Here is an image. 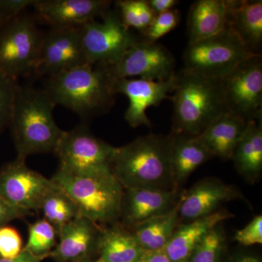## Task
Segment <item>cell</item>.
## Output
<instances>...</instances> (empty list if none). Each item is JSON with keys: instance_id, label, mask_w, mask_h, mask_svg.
Instances as JSON below:
<instances>
[{"instance_id": "cell-4", "label": "cell", "mask_w": 262, "mask_h": 262, "mask_svg": "<svg viewBox=\"0 0 262 262\" xmlns=\"http://www.w3.org/2000/svg\"><path fill=\"white\" fill-rule=\"evenodd\" d=\"M173 103L174 134L198 136L225 113L222 79L205 77L183 69L176 75Z\"/></svg>"}, {"instance_id": "cell-13", "label": "cell", "mask_w": 262, "mask_h": 262, "mask_svg": "<svg viewBox=\"0 0 262 262\" xmlns=\"http://www.w3.org/2000/svg\"><path fill=\"white\" fill-rule=\"evenodd\" d=\"M85 64L89 63L82 47L80 27H51L43 34L34 75L48 78Z\"/></svg>"}, {"instance_id": "cell-18", "label": "cell", "mask_w": 262, "mask_h": 262, "mask_svg": "<svg viewBox=\"0 0 262 262\" xmlns=\"http://www.w3.org/2000/svg\"><path fill=\"white\" fill-rule=\"evenodd\" d=\"M101 229L84 217H76L58 232L59 242L51 257L61 262H78L98 249Z\"/></svg>"}, {"instance_id": "cell-27", "label": "cell", "mask_w": 262, "mask_h": 262, "mask_svg": "<svg viewBox=\"0 0 262 262\" xmlns=\"http://www.w3.org/2000/svg\"><path fill=\"white\" fill-rule=\"evenodd\" d=\"M40 210L44 215L43 219L55 227L58 234L66 225L79 215L73 202L57 186L46 196Z\"/></svg>"}, {"instance_id": "cell-7", "label": "cell", "mask_w": 262, "mask_h": 262, "mask_svg": "<svg viewBox=\"0 0 262 262\" xmlns=\"http://www.w3.org/2000/svg\"><path fill=\"white\" fill-rule=\"evenodd\" d=\"M43 34L37 19L22 13L0 28V72L12 78L34 75Z\"/></svg>"}, {"instance_id": "cell-6", "label": "cell", "mask_w": 262, "mask_h": 262, "mask_svg": "<svg viewBox=\"0 0 262 262\" xmlns=\"http://www.w3.org/2000/svg\"><path fill=\"white\" fill-rule=\"evenodd\" d=\"M115 148L96 137L83 124L64 130L54 151L59 160L58 170L80 177L113 173Z\"/></svg>"}, {"instance_id": "cell-21", "label": "cell", "mask_w": 262, "mask_h": 262, "mask_svg": "<svg viewBox=\"0 0 262 262\" xmlns=\"http://www.w3.org/2000/svg\"><path fill=\"white\" fill-rule=\"evenodd\" d=\"M248 124L239 117L225 112L198 136L212 156L232 159Z\"/></svg>"}, {"instance_id": "cell-11", "label": "cell", "mask_w": 262, "mask_h": 262, "mask_svg": "<svg viewBox=\"0 0 262 262\" xmlns=\"http://www.w3.org/2000/svg\"><path fill=\"white\" fill-rule=\"evenodd\" d=\"M101 67L113 82L125 78L166 81L177 74L175 58L168 48L143 39H138L113 64Z\"/></svg>"}, {"instance_id": "cell-36", "label": "cell", "mask_w": 262, "mask_h": 262, "mask_svg": "<svg viewBox=\"0 0 262 262\" xmlns=\"http://www.w3.org/2000/svg\"><path fill=\"white\" fill-rule=\"evenodd\" d=\"M30 213L12 206L0 196V227L8 225L12 221L24 218Z\"/></svg>"}, {"instance_id": "cell-35", "label": "cell", "mask_w": 262, "mask_h": 262, "mask_svg": "<svg viewBox=\"0 0 262 262\" xmlns=\"http://www.w3.org/2000/svg\"><path fill=\"white\" fill-rule=\"evenodd\" d=\"M35 0H0V28L33 6Z\"/></svg>"}, {"instance_id": "cell-14", "label": "cell", "mask_w": 262, "mask_h": 262, "mask_svg": "<svg viewBox=\"0 0 262 262\" xmlns=\"http://www.w3.org/2000/svg\"><path fill=\"white\" fill-rule=\"evenodd\" d=\"M177 75V74H176ZM176 75L166 81H152L139 78H125L113 82L115 95L121 94L128 98L125 119L130 126L151 127L146 111L150 106H158L163 100L170 98L176 88Z\"/></svg>"}, {"instance_id": "cell-12", "label": "cell", "mask_w": 262, "mask_h": 262, "mask_svg": "<svg viewBox=\"0 0 262 262\" xmlns=\"http://www.w3.org/2000/svg\"><path fill=\"white\" fill-rule=\"evenodd\" d=\"M17 158L0 171V196L12 206L29 212L40 210L43 201L56 187L52 179L29 168Z\"/></svg>"}, {"instance_id": "cell-24", "label": "cell", "mask_w": 262, "mask_h": 262, "mask_svg": "<svg viewBox=\"0 0 262 262\" xmlns=\"http://www.w3.org/2000/svg\"><path fill=\"white\" fill-rule=\"evenodd\" d=\"M97 250L102 262H139L146 253L132 232L118 226L101 229Z\"/></svg>"}, {"instance_id": "cell-2", "label": "cell", "mask_w": 262, "mask_h": 262, "mask_svg": "<svg viewBox=\"0 0 262 262\" xmlns=\"http://www.w3.org/2000/svg\"><path fill=\"white\" fill-rule=\"evenodd\" d=\"M56 106L44 89L20 86L9 125L17 158L54 152L64 132L53 117Z\"/></svg>"}, {"instance_id": "cell-29", "label": "cell", "mask_w": 262, "mask_h": 262, "mask_svg": "<svg viewBox=\"0 0 262 262\" xmlns=\"http://www.w3.org/2000/svg\"><path fill=\"white\" fill-rule=\"evenodd\" d=\"M57 237L55 227L42 219L29 225L28 239L23 248L34 254H50L56 246Z\"/></svg>"}, {"instance_id": "cell-33", "label": "cell", "mask_w": 262, "mask_h": 262, "mask_svg": "<svg viewBox=\"0 0 262 262\" xmlns=\"http://www.w3.org/2000/svg\"><path fill=\"white\" fill-rule=\"evenodd\" d=\"M23 250L21 236L15 227H0V258H13Z\"/></svg>"}, {"instance_id": "cell-23", "label": "cell", "mask_w": 262, "mask_h": 262, "mask_svg": "<svg viewBox=\"0 0 262 262\" xmlns=\"http://www.w3.org/2000/svg\"><path fill=\"white\" fill-rule=\"evenodd\" d=\"M173 134L171 168L174 185L177 188L198 167L211 159L212 155L198 136Z\"/></svg>"}, {"instance_id": "cell-31", "label": "cell", "mask_w": 262, "mask_h": 262, "mask_svg": "<svg viewBox=\"0 0 262 262\" xmlns=\"http://www.w3.org/2000/svg\"><path fill=\"white\" fill-rule=\"evenodd\" d=\"M20 86L18 80L0 72V134L9 126Z\"/></svg>"}, {"instance_id": "cell-34", "label": "cell", "mask_w": 262, "mask_h": 262, "mask_svg": "<svg viewBox=\"0 0 262 262\" xmlns=\"http://www.w3.org/2000/svg\"><path fill=\"white\" fill-rule=\"evenodd\" d=\"M234 239L244 246L262 244V216L256 215L244 228L239 229Z\"/></svg>"}, {"instance_id": "cell-41", "label": "cell", "mask_w": 262, "mask_h": 262, "mask_svg": "<svg viewBox=\"0 0 262 262\" xmlns=\"http://www.w3.org/2000/svg\"><path fill=\"white\" fill-rule=\"evenodd\" d=\"M94 262H102V261H100V260H98V261H94Z\"/></svg>"}, {"instance_id": "cell-25", "label": "cell", "mask_w": 262, "mask_h": 262, "mask_svg": "<svg viewBox=\"0 0 262 262\" xmlns=\"http://www.w3.org/2000/svg\"><path fill=\"white\" fill-rule=\"evenodd\" d=\"M261 120L249 122L232 158L237 171L251 182L258 178L262 170Z\"/></svg>"}, {"instance_id": "cell-1", "label": "cell", "mask_w": 262, "mask_h": 262, "mask_svg": "<svg viewBox=\"0 0 262 262\" xmlns=\"http://www.w3.org/2000/svg\"><path fill=\"white\" fill-rule=\"evenodd\" d=\"M173 134H149L115 148L113 173L124 189H177L171 168Z\"/></svg>"}, {"instance_id": "cell-15", "label": "cell", "mask_w": 262, "mask_h": 262, "mask_svg": "<svg viewBox=\"0 0 262 262\" xmlns=\"http://www.w3.org/2000/svg\"><path fill=\"white\" fill-rule=\"evenodd\" d=\"M108 0H35L36 18L50 27H81L101 18L111 8Z\"/></svg>"}, {"instance_id": "cell-28", "label": "cell", "mask_w": 262, "mask_h": 262, "mask_svg": "<svg viewBox=\"0 0 262 262\" xmlns=\"http://www.w3.org/2000/svg\"><path fill=\"white\" fill-rule=\"evenodd\" d=\"M122 24L128 29H134L142 34L154 20L155 13L146 0H119L115 3Z\"/></svg>"}, {"instance_id": "cell-30", "label": "cell", "mask_w": 262, "mask_h": 262, "mask_svg": "<svg viewBox=\"0 0 262 262\" xmlns=\"http://www.w3.org/2000/svg\"><path fill=\"white\" fill-rule=\"evenodd\" d=\"M220 225L212 229L194 250L187 262H220L225 246V234Z\"/></svg>"}, {"instance_id": "cell-17", "label": "cell", "mask_w": 262, "mask_h": 262, "mask_svg": "<svg viewBox=\"0 0 262 262\" xmlns=\"http://www.w3.org/2000/svg\"><path fill=\"white\" fill-rule=\"evenodd\" d=\"M241 196L232 186L217 179H204L196 184L187 194L181 196L179 215L191 222L212 214L222 203Z\"/></svg>"}, {"instance_id": "cell-20", "label": "cell", "mask_w": 262, "mask_h": 262, "mask_svg": "<svg viewBox=\"0 0 262 262\" xmlns=\"http://www.w3.org/2000/svg\"><path fill=\"white\" fill-rule=\"evenodd\" d=\"M228 28L250 53L261 55V0H229Z\"/></svg>"}, {"instance_id": "cell-16", "label": "cell", "mask_w": 262, "mask_h": 262, "mask_svg": "<svg viewBox=\"0 0 262 262\" xmlns=\"http://www.w3.org/2000/svg\"><path fill=\"white\" fill-rule=\"evenodd\" d=\"M177 189H124L121 216L128 225L135 227L150 219L165 214L177 205Z\"/></svg>"}, {"instance_id": "cell-39", "label": "cell", "mask_w": 262, "mask_h": 262, "mask_svg": "<svg viewBox=\"0 0 262 262\" xmlns=\"http://www.w3.org/2000/svg\"><path fill=\"white\" fill-rule=\"evenodd\" d=\"M139 262H172L164 250L146 251Z\"/></svg>"}, {"instance_id": "cell-10", "label": "cell", "mask_w": 262, "mask_h": 262, "mask_svg": "<svg viewBox=\"0 0 262 262\" xmlns=\"http://www.w3.org/2000/svg\"><path fill=\"white\" fill-rule=\"evenodd\" d=\"M101 18L80 27L84 55L91 65L113 64L139 39L122 24L116 9L110 8Z\"/></svg>"}, {"instance_id": "cell-3", "label": "cell", "mask_w": 262, "mask_h": 262, "mask_svg": "<svg viewBox=\"0 0 262 262\" xmlns=\"http://www.w3.org/2000/svg\"><path fill=\"white\" fill-rule=\"evenodd\" d=\"M47 79L44 90L54 103L82 118L107 113L115 103L113 82L101 66H80Z\"/></svg>"}, {"instance_id": "cell-32", "label": "cell", "mask_w": 262, "mask_h": 262, "mask_svg": "<svg viewBox=\"0 0 262 262\" xmlns=\"http://www.w3.org/2000/svg\"><path fill=\"white\" fill-rule=\"evenodd\" d=\"M180 13L177 8H173L156 15L149 27L142 33V39L146 42H156L173 30L180 22Z\"/></svg>"}, {"instance_id": "cell-19", "label": "cell", "mask_w": 262, "mask_h": 262, "mask_svg": "<svg viewBox=\"0 0 262 262\" xmlns=\"http://www.w3.org/2000/svg\"><path fill=\"white\" fill-rule=\"evenodd\" d=\"M233 215L226 211H217L206 216L189 222L176 229L164 251L172 262H187L195 248L212 229Z\"/></svg>"}, {"instance_id": "cell-22", "label": "cell", "mask_w": 262, "mask_h": 262, "mask_svg": "<svg viewBox=\"0 0 262 262\" xmlns=\"http://www.w3.org/2000/svg\"><path fill=\"white\" fill-rule=\"evenodd\" d=\"M229 0H198L188 15L189 42L213 37L228 28Z\"/></svg>"}, {"instance_id": "cell-37", "label": "cell", "mask_w": 262, "mask_h": 262, "mask_svg": "<svg viewBox=\"0 0 262 262\" xmlns=\"http://www.w3.org/2000/svg\"><path fill=\"white\" fill-rule=\"evenodd\" d=\"M51 257V253L46 255L34 254L27 250H22L16 257L13 258H0V262H42L47 258Z\"/></svg>"}, {"instance_id": "cell-40", "label": "cell", "mask_w": 262, "mask_h": 262, "mask_svg": "<svg viewBox=\"0 0 262 262\" xmlns=\"http://www.w3.org/2000/svg\"><path fill=\"white\" fill-rule=\"evenodd\" d=\"M231 262H261L258 256L252 254H241L234 257Z\"/></svg>"}, {"instance_id": "cell-9", "label": "cell", "mask_w": 262, "mask_h": 262, "mask_svg": "<svg viewBox=\"0 0 262 262\" xmlns=\"http://www.w3.org/2000/svg\"><path fill=\"white\" fill-rule=\"evenodd\" d=\"M225 112L248 122L262 118V56L246 58L222 79Z\"/></svg>"}, {"instance_id": "cell-38", "label": "cell", "mask_w": 262, "mask_h": 262, "mask_svg": "<svg viewBox=\"0 0 262 262\" xmlns=\"http://www.w3.org/2000/svg\"><path fill=\"white\" fill-rule=\"evenodd\" d=\"M146 1L155 15H160L168 10L173 9L174 7L179 3L177 0H146Z\"/></svg>"}, {"instance_id": "cell-26", "label": "cell", "mask_w": 262, "mask_h": 262, "mask_svg": "<svg viewBox=\"0 0 262 262\" xmlns=\"http://www.w3.org/2000/svg\"><path fill=\"white\" fill-rule=\"evenodd\" d=\"M180 203L181 196L171 211L134 227L132 233L144 251L164 250L177 229Z\"/></svg>"}, {"instance_id": "cell-5", "label": "cell", "mask_w": 262, "mask_h": 262, "mask_svg": "<svg viewBox=\"0 0 262 262\" xmlns=\"http://www.w3.org/2000/svg\"><path fill=\"white\" fill-rule=\"evenodd\" d=\"M51 179L72 200L80 216L97 225L121 216L124 188L113 173L80 177L58 170Z\"/></svg>"}, {"instance_id": "cell-8", "label": "cell", "mask_w": 262, "mask_h": 262, "mask_svg": "<svg viewBox=\"0 0 262 262\" xmlns=\"http://www.w3.org/2000/svg\"><path fill=\"white\" fill-rule=\"evenodd\" d=\"M252 54L227 28L213 37L189 42L183 55L185 70L205 77L222 79Z\"/></svg>"}]
</instances>
